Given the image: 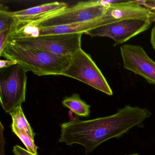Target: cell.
<instances>
[{
  "mask_svg": "<svg viewBox=\"0 0 155 155\" xmlns=\"http://www.w3.org/2000/svg\"><path fill=\"white\" fill-rule=\"evenodd\" d=\"M145 108L127 105L111 116L87 120L76 117L61 126L59 142L85 147L87 153L99 145L113 138H119L136 126H139L151 116Z\"/></svg>",
  "mask_w": 155,
  "mask_h": 155,
  "instance_id": "6da1fadb",
  "label": "cell"
},
{
  "mask_svg": "<svg viewBox=\"0 0 155 155\" xmlns=\"http://www.w3.org/2000/svg\"><path fill=\"white\" fill-rule=\"evenodd\" d=\"M0 56L15 61L27 72L31 71L39 76L61 75L68 66L71 57L21 47L8 41L0 52Z\"/></svg>",
  "mask_w": 155,
  "mask_h": 155,
  "instance_id": "7a4b0ae2",
  "label": "cell"
},
{
  "mask_svg": "<svg viewBox=\"0 0 155 155\" xmlns=\"http://www.w3.org/2000/svg\"><path fill=\"white\" fill-rule=\"evenodd\" d=\"M107 8L106 1L81 2L72 7L36 18L23 21L16 20L14 25L41 28L84 23L99 18L104 15Z\"/></svg>",
  "mask_w": 155,
  "mask_h": 155,
  "instance_id": "3957f363",
  "label": "cell"
},
{
  "mask_svg": "<svg viewBox=\"0 0 155 155\" xmlns=\"http://www.w3.org/2000/svg\"><path fill=\"white\" fill-rule=\"evenodd\" d=\"M82 34L37 36H9L7 41L21 47L38 49L57 55L71 56L81 48Z\"/></svg>",
  "mask_w": 155,
  "mask_h": 155,
  "instance_id": "277c9868",
  "label": "cell"
},
{
  "mask_svg": "<svg viewBox=\"0 0 155 155\" xmlns=\"http://www.w3.org/2000/svg\"><path fill=\"white\" fill-rule=\"evenodd\" d=\"M61 75L73 78L111 96L113 92L90 55L81 48L71 56L68 66Z\"/></svg>",
  "mask_w": 155,
  "mask_h": 155,
  "instance_id": "5b68a950",
  "label": "cell"
},
{
  "mask_svg": "<svg viewBox=\"0 0 155 155\" xmlns=\"http://www.w3.org/2000/svg\"><path fill=\"white\" fill-rule=\"evenodd\" d=\"M152 22L151 18L122 20L94 28L85 34L92 37L110 38L115 41L114 46H116L148 29Z\"/></svg>",
  "mask_w": 155,
  "mask_h": 155,
  "instance_id": "8992f818",
  "label": "cell"
},
{
  "mask_svg": "<svg viewBox=\"0 0 155 155\" xmlns=\"http://www.w3.org/2000/svg\"><path fill=\"white\" fill-rule=\"evenodd\" d=\"M27 71L18 64L13 66L8 75L0 80V100L3 109L10 113L25 102Z\"/></svg>",
  "mask_w": 155,
  "mask_h": 155,
  "instance_id": "52a82bcc",
  "label": "cell"
},
{
  "mask_svg": "<svg viewBox=\"0 0 155 155\" xmlns=\"http://www.w3.org/2000/svg\"><path fill=\"white\" fill-rule=\"evenodd\" d=\"M124 68L155 85V62L141 46L124 44L120 48Z\"/></svg>",
  "mask_w": 155,
  "mask_h": 155,
  "instance_id": "ba28073f",
  "label": "cell"
},
{
  "mask_svg": "<svg viewBox=\"0 0 155 155\" xmlns=\"http://www.w3.org/2000/svg\"><path fill=\"white\" fill-rule=\"evenodd\" d=\"M67 3L62 2H51L18 11L11 12L17 21H23L39 17L50 12L58 11L68 8Z\"/></svg>",
  "mask_w": 155,
  "mask_h": 155,
  "instance_id": "9c48e42d",
  "label": "cell"
},
{
  "mask_svg": "<svg viewBox=\"0 0 155 155\" xmlns=\"http://www.w3.org/2000/svg\"><path fill=\"white\" fill-rule=\"evenodd\" d=\"M62 103L64 107L70 109L78 116L85 117L89 116L90 105L82 100L78 94H73L70 97H66Z\"/></svg>",
  "mask_w": 155,
  "mask_h": 155,
  "instance_id": "30bf717a",
  "label": "cell"
},
{
  "mask_svg": "<svg viewBox=\"0 0 155 155\" xmlns=\"http://www.w3.org/2000/svg\"><path fill=\"white\" fill-rule=\"evenodd\" d=\"M9 114L12 119L11 127L16 128L21 131H25L34 138L35 133L33 132L30 124L24 115L21 105L16 107Z\"/></svg>",
  "mask_w": 155,
  "mask_h": 155,
  "instance_id": "8fae6325",
  "label": "cell"
},
{
  "mask_svg": "<svg viewBox=\"0 0 155 155\" xmlns=\"http://www.w3.org/2000/svg\"><path fill=\"white\" fill-rule=\"evenodd\" d=\"M13 133L20 139L25 145L27 150L31 153L38 155V147L34 143V138L24 131H21L16 128L12 127Z\"/></svg>",
  "mask_w": 155,
  "mask_h": 155,
  "instance_id": "7c38bea8",
  "label": "cell"
},
{
  "mask_svg": "<svg viewBox=\"0 0 155 155\" xmlns=\"http://www.w3.org/2000/svg\"><path fill=\"white\" fill-rule=\"evenodd\" d=\"M16 21V19L11 12L3 9L0 10V32L12 28Z\"/></svg>",
  "mask_w": 155,
  "mask_h": 155,
  "instance_id": "4fadbf2b",
  "label": "cell"
},
{
  "mask_svg": "<svg viewBox=\"0 0 155 155\" xmlns=\"http://www.w3.org/2000/svg\"><path fill=\"white\" fill-rule=\"evenodd\" d=\"M137 3L146 8L153 14H155V0L147 1H137Z\"/></svg>",
  "mask_w": 155,
  "mask_h": 155,
  "instance_id": "5bb4252c",
  "label": "cell"
},
{
  "mask_svg": "<svg viewBox=\"0 0 155 155\" xmlns=\"http://www.w3.org/2000/svg\"><path fill=\"white\" fill-rule=\"evenodd\" d=\"M12 28L0 32V52L2 51L3 48L7 42L8 38L10 34Z\"/></svg>",
  "mask_w": 155,
  "mask_h": 155,
  "instance_id": "9a60e30c",
  "label": "cell"
},
{
  "mask_svg": "<svg viewBox=\"0 0 155 155\" xmlns=\"http://www.w3.org/2000/svg\"><path fill=\"white\" fill-rule=\"evenodd\" d=\"M13 152L15 155H38L31 153L18 145L13 147Z\"/></svg>",
  "mask_w": 155,
  "mask_h": 155,
  "instance_id": "2e32d148",
  "label": "cell"
},
{
  "mask_svg": "<svg viewBox=\"0 0 155 155\" xmlns=\"http://www.w3.org/2000/svg\"><path fill=\"white\" fill-rule=\"evenodd\" d=\"M18 63L15 61L7 60H1L0 61V68L1 69L5 68H9L11 66H14L17 65Z\"/></svg>",
  "mask_w": 155,
  "mask_h": 155,
  "instance_id": "e0dca14e",
  "label": "cell"
},
{
  "mask_svg": "<svg viewBox=\"0 0 155 155\" xmlns=\"http://www.w3.org/2000/svg\"><path fill=\"white\" fill-rule=\"evenodd\" d=\"M150 43L155 51V24L151 30L150 35Z\"/></svg>",
  "mask_w": 155,
  "mask_h": 155,
  "instance_id": "ac0fdd59",
  "label": "cell"
},
{
  "mask_svg": "<svg viewBox=\"0 0 155 155\" xmlns=\"http://www.w3.org/2000/svg\"><path fill=\"white\" fill-rule=\"evenodd\" d=\"M152 20L153 22H155V14H154V15L152 16Z\"/></svg>",
  "mask_w": 155,
  "mask_h": 155,
  "instance_id": "d6986e66",
  "label": "cell"
},
{
  "mask_svg": "<svg viewBox=\"0 0 155 155\" xmlns=\"http://www.w3.org/2000/svg\"><path fill=\"white\" fill-rule=\"evenodd\" d=\"M139 155V154H131V155Z\"/></svg>",
  "mask_w": 155,
  "mask_h": 155,
  "instance_id": "ffe728a7",
  "label": "cell"
}]
</instances>
